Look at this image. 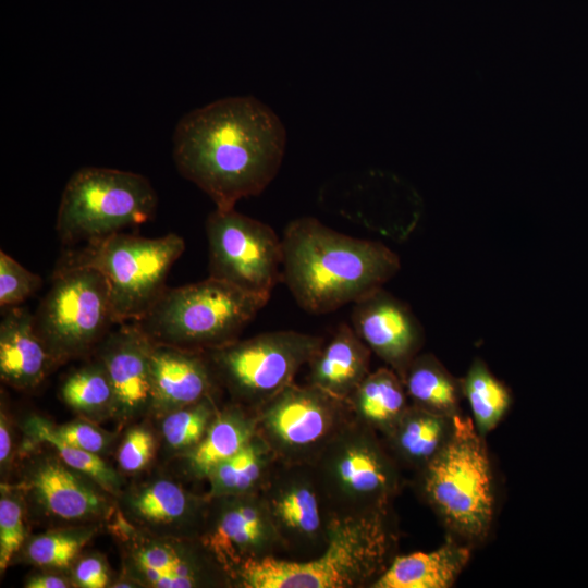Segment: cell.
<instances>
[{"instance_id":"6da1fadb","label":"cell","mask_w":588,"mask_h":588,"mask_svg":"<svg viewBox=\"0 0 588 588\" xmlns=\"http://www.w3.org/2000/svg\"><path fill=\"white\" fill-rule=\"evenodd\" d=\"M177 171L220 210L259 195L275 177L285 152L279 117L253 96L215 100L184 114L172 137Z\"/></svg>"},{"instance_id":"7a4b0ae2","label":"cell","mask_w":588,"mask_h":588,"mask_svg":"<svg viewBox=\"0 0 588 588\" xmlns=\"http://www.w3.org/2000/svg\"><path fill=\"white\" fill-rule=\"evenodd\" d=\"M282 281L307 313L321 315L381 289L400 270L382 243L336 232L315 218L287 224L282 237Z\"/></svg>"},{"instance_id":"3957f363","label":"cell","mask_w":588,"mask_h":588,"mask_svg":"<svg viewBox=\"0 0 588 588\" xmlns=\"http://www.w3.org/2000/svg\"><path fill=\"white\" fill-rule=\"evenodd\" d=\"M397 544L392 510L335 518L328 543L318 555L247 562L234 573V587L370 588L396 555Z\"/></svg>"},{"instance_id":"277c9868","label":"cell","mask_w":588,"mask_h":588,"mask_svg":"<svg viewBox=\"0 0 588 588\" xmlns=\"http://www.w3.org/2000/svg\"><path fill=\"white\" fill-rule=\"evenodd\" d=\"M416 474L418 492L451 537L471 547L488 538L495 514L494 478L485 437L471 418L455 415L450 439Z\"/></svg>"},{"instance_id":"5b68a950","label":"cell","mask_w":588,"mask_h":588,"mask_svg":"<svg viewBox=\"0 0 588 588\" xmlns=\"http://www.w3.org/2000/svg\"><path fill=\"white\" fill-rule=\"evenodd\" d=\"M268 301L208 277L167 287L149 310L132 322L155 344L206 352L238 340Z\"/></svg>"},{"instance_id":"8992f818","label":"cell","mask_w":588,"mask_h":588,"mask_svg":"<svg viewBox=\"0 0 588 588\" xmlns=\"http://www.w3.org/2000/svg\"><path fill=\"white\" fill-rule=\"evenodd\" d=\"M184 249V240L175 233L150 238L119 232L65 253L57 267L99 271L119 324L136 321L149 310L168 287V273Z\"/></svg>"},{"instance_id":"52a82bcc","label":"cell","mask_w":588,"mask_h":588,"mask_svg":"<svg viewBox=\"0 0 588 588\" xmlns=\"http://www.w3.org/2000/svg\"><path fill=\"white\" fill-rule=\"evenodd\" d=\"M313 466L334 518L391 510L403 487L402 468L382 438L354 417Z\"/></svg>"},{"instance_id":"ba28073f","label":"cell","mask_w":588,"mask_h":588,"mask_svg":"<svg viewBox=\"0 0 588 588\" xmlns=\"http://www.w3.org/2000/svg\"><path fill=\"white\" fill-rule=\"evenodd\" d=\"M156 207L157 194L144 175L84 167L64 186L56 229L63 244L88 243L147 222Z\"/></svg>"},{"instance_id":"9c48e42d","label":"cell","mask_w":588,"mask_h":588,"mask_svg":"<svg viewBox=\"0 0 588 588\" xmlns=\"http://www.w3.org/2000/svg\"><path fill=\"white\" fill-rule=\"evenodd\" d=\"M34 322L58 364L96 350L117 324L103 275L89 267H57Z\"/></svg>"},{"instance_id":"30bf717a","label":"cell","mask_w":588,"mask_h":588,"mask_svg":"<svg viewBox=\"0 0 588 588\" xmlns=\"http://www.w3.org/2000/svg\"><path fill=\"white\" fill-rule=\"evenodd\" d=\"M323 343L318 335L280 330L238 339L206 353L232 402L256 411L293 383Z\"/></svg>"},{"instance_id":"8fae6325","label":"cell","mask_w":588,"mask_h":588,"mask_svg":"<svg viewBox=\"0 0 588 588\" xmlns=\"http://www.w3.org/2000/svg\"><path fill=\"white\" fill-rule=\"evenodd\" d=\"M352 419L346 400L293 382L256 409V433L280 463L315 465Z\"/></svg>"},{"instance_id":"7c38bea8","label":"cell","mask_w":588,"mask_h":588,"mask_svg":"<svg viewBox=\"0 0 588 588\" xmlns=\"http://www.w3.org/2000/svg\"><path fill=\"white\" fill-rule=\"evenodd\" d=\"M112 531L121 541L125 575L139 587H234L231 575L199 538L146 531L118 515Z\"/></svg>"},{"instance_id":"4fadbf2b","label":"cell","mask_w":588,"mask_h":588,"mask_svg":"<svg viewBox=\"0 0 588 588\" xmlns=\"http://www.w3.org/2000/svg\"><path fill=\"white\" fill-rule=\"evenodd\" d=\"M209 277L238 289L270 297L282 281V238L256 219L215 209L206 221Z\"/></svg>"},{"instance_id":"5bb4252c","label":"cell","mask_w":588,"mask_h":588,"mask_svg":"<svg viewBox=\"0 0 588 588\" xmlns=\"http://www.w3.org/2000/svg\"><path fill=\"white\" fill-rule=\"evenodd\" d=\"M260 494L287 559H311L324 549L335 518L313 465L279 462Z\"/></svg>"},{"instance_id":"9a60e30c","label":"cell","mask_w":588,"mask_h":588,"mask_svg":"<svg viewBox=\"0 0 588 588\" xmlns=\"http://www.w3.org/2000/svg\"><path fill=\"white\" fill-rule=\"evenodd\" d=\"M199 540L232 579L245 563L284 553L260 492L210 499Z\"/></svg>"},{"instance_id":"2e32d148","label":"cell","mask_w":588,"mask_h":588,"mask_svg":"<svg viewBox=\"0 0 588 588\" xmlns=\"http://www.w3.org/2000/svg\"><path fill=\"white\" fill-rule=\"evenodd\" d=\"M20 488L42 514L61 522L99 520L113 511L110 493L58 455L44 454L29 461Z\"/></svg>"},{"instance_id":"e0dca14e","label":"cell","mask_w":588,"mask_h":588,"mask_svg":"<svg viewBox=\"0 0 588 588\" xmlns=\"http://www.w3.org/2000/svg\"><path fill=\"white\" fill-rule=\"evenodd\" d=\"M352 328L401 379L419 354L424 330L407 304L383 287L354 303Z\"/></svg>"},{"instance_id":"ac0fdd59","label":"cell","mask_w":588,"mask_h":588,"mask_svg":"<svg viewBox=\"0 0 588 588\" xmlns=\"http://www.w3.org/2000/svg\"><path fill=\"white\" fill-rule=\"evenodd\" d=\"M154 343L135 322L119 323L98 344L113 391L112 416L126 420L151 409L150 354Z\"/></svg>"},{"instance_id":"d6986e66","label":"cell","mask_w":588,"mask_h":588,"mask_svg":"<svg viewBox=\"0 0 588 588\" xmlns=\"http://www.w3.org/2000/svg\"><path fill=\"white\" fill-rule=\"evenodd\" d=\"M209 505L207 495L194 494L173 479L158 477L125 493L123 516L152 534L199 538Z\"/></svg>"},{"instance_id":"ffe728a7","label":"cell","mask_w":588,"mask_h":588,"mask_svg":"<svg viewBox=\"0 0 588 588\" xmlns=\"http://www.w3.org/2000/svg\"><path fill=\"white\" fill-rule=\"evenodd\" d=\"M150 371L151 409L161 415L216 394L220 387L205 351L154 343Z\"/></svg>"},{"instance_id":"44dd1931","label":"cell","mask_w":588,"mask_h":588,"mask_svg":"<svg viewBox=\"0 0 588 588\" xmlns=\"http://www.w3.org/2000/svg\"><path fill=\"white\" fill-rule=\"evenodd\" d=\"M5 310L0 323L1 380L15 389H33L58 363L36 331L34 314L21 306Z\"/></svg>"},{"instance_id":"7402d4cb","label":"cell","mask_w":588,"mask_h":588,"mask_svg":"<svg viewBox=\"0 0 588 588\" xmlns=\"http://www.w3.org/2000/svg\"><path fill=\"white\" fill-rule=\"evenodd\" d=\"M370 348L347 323L308 362L307 383L346 400L370 372Z\"/></svg>"},{"instance_id":"603a6c76","label":"cell","mask_w":588,"mask_h":588,"mask_svg":"<svg viewBox=\"0 0 588 588\" xmlns=\"http://www.w3.org/2000/svg\"><path fill=\"white\" fill-rule=\"evenodd\" d=\"M473 547L451 536L438 549L395 555L370 588H449L466 567Z\"/></svg>"},{"instance_id":"cb8c5ba5","label":"cell","mask_w":588,"mask_h":588,"mask_svg":"<svg viewBox=\"0 0 588 588\" xmlns=\"http://www.w3.org/2000/svg\"><path fill=\"white\" fill-rule=\"evenodd\" d=\"M454 416L436 414L409 404L382 438L401 468L416 473L445 445L453 431Z\"/></svg>"},{"instance_id":"d4e9b609","label":"cell","mask_w":588,"mask_h":588,"mask_svg":"<svg viewBox=\"0 0 588 588\" xmlns=\"http://www.w3.org/2000/svg\"><path fill=\"white\" fill-rule=\"evenodd\" d=\"M256 434V411L231 402L219 408L201 441L181 455L195 479H206L223 461L242 450Z\"/></svg>"},{"instance_id":"484cf974","label":"cell","mask_w":588,"mask_h":588,"mask_svg":"<svg viewBox=\"0 0 588 588\" xmlns=\"http://www.w3.org/2000/svg\"><path fill=\"white\" fill-rule=\"evenodd\" d=\"M354 419L387 434L409 406L400 376L390 367L370 371L346 399Z\"/></svg>"},{"instance_id":"4316f807","label":"cell","mask_w":588,"mask_h":588,"mask_svg":"<svg viewBox=\"0 0 588 588\" xmlns=\"http://www.w3.org/2000/svg\"><path fill=\"white\" fill-rule=\"evenodd\" d=\"M278 463L275 454L256 433L242 450L210 471L206 495L213 499L260 492Z\"/></svg>"},{"instance_id":"83f0119b","label":"cell","mask_w":588,"mask_h":588,"mask_svg":"<svg viewBox=\"0 0 588 588\" xmlns=\"http://www.w3.org/2000/svg\"><path fill=\"white\" fill-rule=\"evenodd\" d=\"M402 381L412 405L451 417L461 414L462 379L451 375L432 354H418Z\"/></svg>"},{"instance_id":"f1b7e54d","label":"cell","mask_w":588,"mask_h":588,"mask_svg":"<svg viewBox=\"0 0 588 588\" xmlns=\"http://www.w3.org/2000/svg\"><path fill=\"white\" fill-rule=\"evenodd\" d=\"M462 389L470 407L475 428L486 437L507 413L512 403L510 390L480 358L473 360L462 379Z\"/></svg>"},{"instance_id":"f546056e","label":"cell","mask_w":588,"mask_h":588,"mask_svg":"<svg viewBox=\"0 0 588 588\" xmlns=\"http://www.w3.org/2000/svg\"><path fill=\"white\" fill-rule=\"evenodd\" d=\"M24 430L29 439L49 444L68 466L88 476L110 494L120 493L122 480L119 474L99 454L76 448L62 440L48 420L40 416H30L24 424Z\"/></svg>"},{"instance_id":"4dcf8cb0","label":"cell","mask_w":588,"mask_h":588,"mask_svg":"<svg viewBox=\"0 0 588 588\" xmlns=\"http://www.w3.org/2000/svg\"><path fill=\"white\" fill-rule=\"evenodd\" d=\"M60 395L68 406L84 416H112L113 391L98 358L69 373L62 382Z\"/></svg>"},{"instance_id":"1f68e13d","label":"cell","mask_w":588,"mask_h":588,"mask_svg":"<svg viewBox=\"0 0 588 588\" xmlns=\"http://www.w3.org/2000/svg\"><path fill=\"white\" fill-rule=\"evenodd\" d=\"M95 531L91 526H73L36 535L25 546L26 559L49 571L70 568Z\"/></svg>"},{"instance_id":"d6a6232c","label":"cell","mask_w":588,"mask_h":588,"mask_svg":"<svg viewBox=\"0 0 588 588\" xmlns=\"http://www.w3.org/2000/svg\"><path fill=\"white\" fill-rule=\"evenodd\" d=\"M219 408L216 394H212L164 414L161 432L168 448L180 455L194 449L206 434Z\"/></svg>"},{"instance_id":"836d02e7","label":"cell","mask_w":588,"mask_h":588,"mask_svg":"<svg viewBox=\"0 0 588 588\" xmlns=\"http://www.w3.org/2000/svg\"><path fill=\"white\" fill-rule=\"evenodd\" d=\"M25 502L22 489L1 483L0 569L3 573L26 539Z\"/></svg>"},{"instance_id":"e575fe53","label":"cell","mask_w":588,"mask_h":588,"mask_svg":"<svg viewBox=\"0 0 588 588\" xmlns=\"http://www.w3.org/2000/svg\"><path fill=\"white\" fill-rule=\"evenodd\" d=\"M40 275L30 272L4 250L0 252V306H20L40 289Z\"/></svg>"},{"instance_id":"d590c367","label":"cell","mask_w":588,"mask_h":588,"mask_svg":"<svg viewBox=\"0 0 588 588\" xmlns=\"http://www.w3.org/2000/svg\"><path fill=\"white\" fill-rule=\"evenodd\" d=\"M155 450L156 440L151 431L144 426L133 427L118 450L119 466L127 474L138 473L150 463Z\"/></svg>"},{"instance_id":"8d00e7d4","label":"cell","mask_w":588,"mask_h":588,"mask_svg":"<svg viewBox=\"0 0 588 588\" xmlns=\"http://www.w3.org/2000/svg\"><path fill=\"white\" fill-rule=\"evenodd\" d=\"M52 427L62 440L91 453L100 454L109 445V434L86 421Z\"/></svg>"},{"instance_id":"74e56055","label":"cell","mask_w":588,"mask_h":588,"mask_svg":"<svg viewBox=\"0 0 588 588\" xmlns=\"http://www.w3.org/2000/svg\"><path fill=\"white\" fill-rule=\"evenodd\" d=\"M106 560L99 554L78 556L72 565L73 586L81 588L110 587L111 577Z\"/></svg>"},{"instance_id":"f35d334b","label":"cell","mask_w":588,"mask_h":588,"mask_svg":"<svg viewBox=\"0 0 588 588\" xmlns=\"http://www.w3.org/2000/svg\"><path fill=\"white\" fill-rule=\"evenodd\" d=\"M72 586V578L60 575L57 571L29 576L24 584L26 588H69Z\"/></svg>"},{"instance_id":"ab89813d","label":"cell","mask_w":588,"mask_h":588,"mask_svg":"<svg viewBox=\"0 0 588 588\" xmlns=\"http://www.w3.org/2000/svg\"><path fill=\"white\" fill-rule=\"evenodd\" d=\"M12 432L10 429V424L7 417V414L3 409L0 413V465L1 471H7L11 458H12Z\"/></svg>"}]
</instances>
